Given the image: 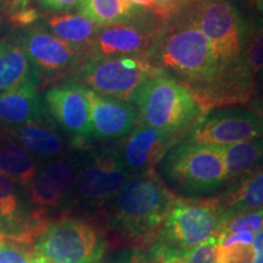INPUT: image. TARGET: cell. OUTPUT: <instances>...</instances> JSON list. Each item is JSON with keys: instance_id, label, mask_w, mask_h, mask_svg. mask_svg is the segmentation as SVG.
<instances>
[{"instance_id": "obj_10", "label": "cell", "mask_w": 263, "mask_h": 263, "mask_svg": "<svg viewBox=\"0 0 263 263\" xmlns=\"http://www.w3.org/2000/svg\"><path fill=\"white\" fill-rule=\"evenodd\" d=\"M188 133V141L202 145L228 146L263 138V120L242 108L207 112Z\"/></svg>"}, {"instance_id": "obj_24", "label": "cell", "mask_w": 263, "mask_h": 263, "mask_svg": "<svg viewBox=\"0 0 263 263\" xmlns=\"http://www.w3.org/2000/svg\"><path fill=\"white\" fill-rule=\"evenodd\" d=\"M223 157L229 183L263 170V138L223 146Z\"/></svg>"}, {"instance_id": "obj_27", "label": "cell", "mask_w": 263, "mask_h": 263, "mask_svg": "<svg viewBox=\"0 0 263 263\" xmlns=\"http://www.w3.org/2000/svg\"><path fill=\"white\" fill-rule=\"evenodd\" d=\"M80 9L82 15L100 27L123 21L136 12L126 0H84Z\"/></svg>"}, {"instance_id": "obj_17", "label": "cell", "mask_w": 263, "mask_h": 263, "mask_svg": "<svg viewBox=\"0 0 263 263\" xmlns=\"http://www.w3.org/2000/svg\"><path fill=\"white\" fill-rule=\"evenodd\" d=\"M90 105L91 138L112 140L127 137L138 123V114L133 105L104 97L87 89Z\"/></svg>"}, {"instance_id": "obj_36", "label": "cell", "mask_w": 263, "mask_h": 263, "mask_svg": "<svg viewBox=\"0 0 263 263\" xmlns=\"http://www.w3.org/2000/svg\"><path fill=\"white\" fill-rule=\"evenodd\" d=\"M248 107L251 112L257 115L263 120V97L261 98H254L248 103Z\"/></svg>"}, {"instance_id": "obj_20", "label": "cell", "mask_w": 263, "mask_h": 263, "mask_svg": "<svg viewBox=\"0 0 263 263\" xmlns=\"http://www.w3.org/2000/svg\"><path fill=\"white\" fill-rule=\"evenodd\" d=\"M9 134L32 156L50 159L60 156L65 150L64 140L47 115L9 132Z\"/></svg>"}, {"instance_id": "obj_9", "label": "cell", "mask_w": 263, "mask_h": 263, "mask_svg": "<svg viewBox=\"0 0 263 263\" xmlns=\"http://www.w3.org/2000/svg\"><path fill=\"white\" fill-rule=\"evenodd\" d=\"M163 27L164 22L156 16L151 17L136 11L123 21L99 27L83 58L85 60L114 57L150 58Z\"/></svg>"}, {"instance_id": "obj_4", "label": "cell", "mask_w": 263, "mask_h": 263, "mask_svg": "<svg viewBox=\"0 0 263 263\" xmlns=\"http://www.w3.org/2000/svg\"><path fill=\"white\" fill-rule=\"evenodd\" d=\"M108 248L105 228L68 216L48 221L33 242V252L49 263H103Z\"/></svg>"}, {"instance_id": "obj_16", "label": "cell", "mask_w": 263, "mask_h": 263, "mask_svg": "<svg viewBox=\"0 0 263 263\" xmlns=\"http://www.w3.org/2000/svg\"><path fill=\"white\" fill-rule=\"evenodd\" d=\"M206 114L215 107L224 105L246 104L257 91L255 76L249 73L239 60L227 65L213 80L189 89Z\"/></svg>"}, {"instance_id": "obj_42", "label": "cell", "mask_w": 263, "mask_h": 263, "mask_svg": "<svg viewBox=\"0 0 263 263\" xmlns=\"http://www.w3.org/2000/svg\"><path fill=\"white\" fill-rule=\"evenodd\" d=\"M259 82H261V84L263 85V70L259 72Z\"/></svg>"}, {"instance_id": "obj_41", "label": "cell", "mask_w": 263, "mask_h": 263, "mask_svg": "<svg viewBox=\"0 0 263 263\" xmlns=\"http://www.w3.org/2000/svg\"><path fill=\"white\" fill-rule=\"evenodd\" d=\"M6 136H8V130H6L5 128L3 127V124L0 123V143H2L3 139H4Z\"/></svg>"}, {"instance_id": "obj_21", "label": "cell", "mask_w": 263, "mask_h": 263, "mask_svg": "<svg viewBox=\"0 0 263 263\" xmlns=\"http://www.w3.org/2000/svg\"><path fill=\"white\" fill-rule=\"evenodd\" d=\"M218 197L229 217L241 212L263 211V170L232 183Z\"/></svg>"}, {"instance_id": "obj_33", "label": "cell", "mask_w": 263, "mask_h": 263, "mask_svg": "<svg viewBox=\"0 0 263 263\" xmlns=\"http://www.w3.org/2000/svg\"><path fill=\"white\" fill-rule=\"evenodd\" d=\"M108 263H153L146 252L141 250L120 249Z\"/></svg>"}, {"instance_id": "obj_3", "label": "cell", "mask_w": 263, "mask_h": 263, "mask_svg": "<svg viewBox=\"0 0 263 263\" xmlns=\"http://www.w3.org/2000/svg\"><path fill=\"white\" fill-rule=\"evenodd\" d=\"M132 104L141 126L182 137L205 116L188 88L164 72L141 85Z\"/></svg>"}, {"instance_id": "obj_8", "label": "cell", "mask_w": 263, "mask_h": 263, "mask_svg": "<svg viewBox=\"0 0 263 263\" xmlns=\"http://www.w3.org/2000/svg\"><path fill=\"white\" fill-rule=\"evenodd\" d=\"M184 14L200 29L211 45L213 57L221 65L238 60L245 41V31L238 10L230 0H197L186 3Z\"/></svg>"}, {"instance_id": "obj_34", "label": "cell", "mask_w": 263, "mask_h": 263, "mask_svg": "<svg viewBox=\"0 0 263 263\" xmlns=\"http://www.w3.org/2000/svg\"><path fill=\"white\" fill-rule=\"evenodd\" d=\"M41 4L54 11H68V10L81 8L84 0H39Z\"/></svg>"}, {"instance_id": "obj_11", "label": "cell", "mask_w": 263, "mask_h": 263, "mask_svg": "<svg viewBox=\"0 0 263 263\" xmlns=\"http://www.w3.org/2000/svg\"><path fill=\"white\" fill-rule=\"evenodd\" d=\"M168 133L139 124L112 150L130 177L156 172L166 154L182 139Z\"/></svg>"}, {"instance_id": "obj_19", "label": "cell", "mask_w": 263, "mask_h": 263, "mask_svg": "<svg viewBox=\"0 0 263 263\" xmlns=\"http://www.w3.org/2000/svg\"><path fill=\"white\" fill-rule=\"evenodd\" d=\"M37 85L34 81H29L0 94V123L8 133L45 116V106L42 104Z\"/></svg>"}, {"instance_id": "obj_25", "label": "cell", "mask_w": 263, "mask_h": 263, "mask_svg": "<svg viewBox=\"0 0 263 263\" xmlns=\"http://www.w3.org/2000/svg\"><path fill=\"white\" fill-rule=\"evenodd\" d=\"M47 24L55 37L82 52L89 47L99 29V26L82 14L52 15L48 18Z\"/></svg>"}, {"instance_id": "obj_29", "label": "cell", "mask_w": 263, "mask_h": 263, "mask_svg": "<svg viewBox=\"0 0 263 263\" xmlns=\"http://www.w3.org/2000/svg\"><path fill=\"white\" fill-rule=\"evenodd\" d=\"M263 229V211L241 212L230 216L217 236H226L234 233H251L256 235ZM216 236V238H217Z\"/></svg>"}, {"instance_id": "obj_39", "label": "cell", "mask_w": 263, "mask_h": 263, "mask_svg": "<svg viewBox=\"0 0 263 263\" xmlns=\"http://www.w3.org/2000/svg\"><path fill=\"white\" fill-rule=\"evenodd\" d=\"M252 4L256 6L257 11L259 12V15L263 17V0H251Z\"/></svg>"}, {"instance_id": "obj_15", "label": "cell", "mask_w": 263, "mask_h": 263, "mask_svg": "<svg viewBox=\"0 0 263 263\" xmlns=\"http://www.w3.org/2000/svg\"><path fill=\"white\" fill-rule=\"evenodd\" d=\"M22 48L31 62L35 77H60L80 61L83 52L43 27H32L22 38Z\"/></svg>"}, {"instance_id": "obj_13", "label": "cell", "mask_w": 263, "mask_h": 263, "mask_svg": "<svg viewBox=\"0 0 263 263\" xmlns=\"http://www.w3.org/2000/svg\"><path fill=\"white\" fill-rule=\"evenodd\" d=\"M130 178L114 151H108L94 156L76 172L73 189L82 201L103 206L112 200Z\"/></svg>"}, {"instance_id": "obj_18", "label": "cell", "mask_w": 263, "mask_h": 263, "mask_svg": "<svg viewBox=\"0 0 263 263\" xmlns=\"http://www.w3.org/2000/svg\"><path fill=\"white\" fill-rule=\"evenodd\" d=\"M76 168L67 160H57L38 170L33 182L27 188L31 205L47 211L64 201L73 188Z\"/></svg>"}, {"instance_id": "obj_6", "label": "cell", "mask_w": 263, "mask_h": 263, "mask_svg": "<svg viewBox=\"0 0 263 263\" xmlns=\"http://www.w3.org/2000/svg\"><path fill=\"white\" fill-rule=\"evenodd\" d=\"M160 164L167 183L189 196L213 193L228 182L223 146L179 143Z\"/></svg>"}, {"instance_id": "obj_40", "label": "cell", "mask_w": 263, "mask_h": 263, "mask_svg": "<svg viewBox=\"0 0 263 263\" xmlns=\"http://www.w3.org/2000/svg\"><path fill=\"white\" fill-rule=\"evenodd\" d=\"M31 263H49V262L45 261L44 258L41 257V256H38L37 254H33V257H32Z\"/></svg>"}, {"instance_id": "obj_23", "label": "cell", "mask_w": 263, "mask_h": 263, "mask_svg": "<svg viewBox=\"0 0 263 263\" xmlns=\"http://www.w3.org/2000/svg\"><path fill=\"white\" fill-rule=\"evenodd\" d=\"M37 172L38 164L34 157L8 133L0 143V173L27 190Z\"/></svg>"}, {"instance_id": "obj_28", "label": "cell", "mask_w": 263, "mask_h": 263, "mask_svg": "<svg viewBox=\"0 0 263 263\" xmlns=\"http://www.w3.org/2000/svg\"><path fill=\"white\" fill-rule=\"evenodd\" d=\"M238 60L252 76L263 70V27L245 35L244 45Z\"/></svg>"}, {"instance_id": "obj_22", "label": "cell", "mask_w": 263, "mask_h": 263, "mask_svg": "<svg viewBox=\"0 0 263 263\" xmlns=\"http://www.w3.org/2000/svg\"><path fill=\"white\" fill-rule=\"evenodd\" d=\"M34 81L39 83L31 62L17 42H9L0 48V94Z\"/></svg>"}, {"instance_id": "obj_5", "label": "cell", "mask_w": 263, "mask_h": 263, "mask_svg": "<svg viewBox=\"0 0 263 263\" xmlns=\"http://www.w3.org/2000/svg\"><path fill=\"white\" fill-rule=\"evenodd\" d=\"M228 218L219 197L177 195L154 245L172 250L193 249L216 238Z\"/></svg>"}, {"instance_id": "obj_37", "label": "cell", "mask_w": 263, "mask_h": 263, "mask_svg": "<svg viewBox=\"0 0 263 263\" xmlns=\"http://www.w3.org/2000/svg\"><path fill=\"white\" fill-rule=\"evenodd\" d=\"M128 4H130L132 6H140V8L144 9H149L153 10L156 5V0H126Z\"/></svg>"}, {"instance_id": "obj_7", "label": "cell", "mask_w": 263, "mask_h": 263, "mask_svg": "<svg viewBox=\"0 0 263 263\" xmlns=\"http://www.w3.org/2000/svg\"><path fill=\"white\" fill-rule=\"evenodd\" d=\"M161 73L149 57H114L85 60L81 80L87 89L127 103L146 81Z\"/></svg>"}, {"instance_id": "obj_38", "label": "cell", "mask_w": 263, "mask_h": 263, "mask_svg": "<svg viewBox=\"0 0 263 263\" xmlns=\"http://www.w3.org/2000/svg\"><path fill=\"white\" fill-rule=\"evenodd\" d=\"M28 4H29V0H11L9 5V12L27 8Z\"/></svg>"}, {"instance_id": "obj_14", "label": "cell", "mask_w": 263, "mask_h": 263, "mask_svg": "<svg viewBox=\"0 0 263 263\" xmlns=\"http://www.w3.org/2000/svg\"><path fill=\"white\" fill-rule=\"evenodd\" d=\"M45 108L52 120L78 145L91 139L90 105L87 88L77 83H64L45 94Z\"/></svg>"}, {"instance_id": "obj_35", "label": "cell", "mask_w": 263, "mask_h": 263, "mask_svg": "<svg viewBox=\"0 0 263 263\" xmlns=\"http://www.w3.org/2000/svg\"><path fill=\"white\" fill-rule=\"evenodd\" d=\"M252 246H254L255 252L254 263H263V229L259 230L257 234L255 235Z\"/></svg>"}, {"instance_id": "obj_1", "label": "cell", "mask_w": 263, "mask_h": 263, "mask_svg": "<svg viewBox=\"0 0 263 263\" xmlns=\"http://www.w3.org/2000/svg\"><path fill=\"white\" fill-rule=\"evenodd\" d=\"M176 196L157 172L132 177L107 202L110 213L105 232L110 246L150 249Z\"/></svg>"}, {"instance_id": "obj_26", "label": "cell", "mask_w": 263, "mask_h": 263, "mask_svg": "<svg viewBox=\"0 0 263 263\" xmlns=\"http://www.w3.org/2000/svg\"><path fill=\"white\" fill-rule=\"evenodd\" d=\"M216 238L189 250H172L151 246L147 250L153 263H216Z\"/></svg>"}, {"instance_id": "obj_31", "label": "cell", "mask_w": 263, "mask_h": 263, "mask_svg": "<svg viewBox=\"0 0 263 263\" xmlns=\"http://www.w3.org/2000/svg\"><path fill=\"white\" fill-rule=\"evenodd\" d=\"M254 246L252 244H230L216 246V263H254Z\"/></svg>"}, {"instance_id": "obj_2", "label": "cell", "mask_w": 263, "mask_h": 263, "mask_svg": "<svg viewBox=\"0 0 263 263\" xmlns=\"http://www.w3.org/2000/svg\"><path fill=\"white\" fill-rule=\"evenodd\" d=\"M150 61L188 89L213 80L227 66L216 60L210 43L182 11L164 22Z\"/></svg>"}, {"instance_id": "obj_32", "label": "cell", "mask_w": 263, "mask_h": 263, "mask_svg": "<svg viewBox=\"0 0 263 263\" xmlns=\"http://www.w3.org/2000/svg\"><path fill=\"white\" fill-rule=\"evenodd\" d=\"M8 17L9 21L14 26H17V27H27V26L34 24L39 18V12L37 9L27 6V8L16 10V11L8 12Z\"/></svg>"}, {"instance_id": "obj_12", "label": "cell", "mask_w": 263, "mask_h": 263, "mask_svg": "<svg viewBox=\"0 0 263 263\" xmlns=\"http://www.w3.org/2000/svg\"><path fill=\"white\" fill-rule=\"evenodd\" d=\"M21 186L0 173V236L31 244L48 223L43 210L29 209Z\"/></svg>"}, {"instance_id": "obj_30", "label": "cell", "mask_w": 263, "mask_h": 263, "mask_svg": "<svg viewBox=\"0 0 263 263\" xmlns=\"http://www.w3.org/2000/svg\"><path fill=\"white\" fill-rule=\"evenodd\" d=\"M33 254L31 244L0 236V263H31Z\"/></svg>"}]
</instances>
